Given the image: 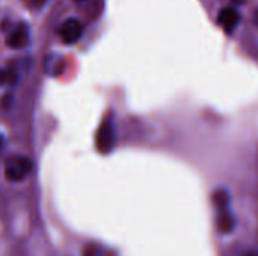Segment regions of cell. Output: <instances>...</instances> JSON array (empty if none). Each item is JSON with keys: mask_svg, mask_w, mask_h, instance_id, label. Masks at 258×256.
Wrapping results in <instances>:
<instances>
[{"mask_svg": "<svg viewBox=\"0 0 258 256\" xmlns=\"http://www.w3.org/2000/svg\"><path fill=\"white\" fill-rule=\"evenodd\" d=\"M83 33V24L77 18H68L60 24V38L65 44H74Z\"/></svg>", "mask_w": 258, "mask_h": 256, "instance_id": "3", "label": "cell"}, {"mask_svg": "<svg viewBox=\"0 0 258 256\" xmlns=\"http://www.w3.org/2000/svg\"><path fill=\"white\" fill-rule=\"evenodd\" d=\"M234 3H243V2H246V0H233Z\"/></svg>", "mask_w": 258, "mask_h": 256, "instance_id": "11", "label": "cell"}, {"mask_svg": "<svg viewBox=\"0 0 258 256\" xmlns=\"http://www.w3.org/2000/svg\"><path fill=\"white\" fill-rule=\"evenodd\" d=\"M0 145H2V137H0ZM0 148H2V146H0Z\"/></svg>", "mask_w": 258, "mask_h": 256, "instance_id": "12", "label": "cell"}, {"mask_svg": "<svg viewBox=\"0 0 258 256\" xmlns=\"http://www.w3.org/2000/svg\"><path fill=\"white\" fill-rule=\"evenodd\" d=\"M26 3H27L30 8H41V6L45 3V0H26Z\"/></svg>", "mask_w": 258, "mask_h": 256, "instance_id": "8", "label": "cell"}, {"mask_svg": "<svg viewBox=\"0 0 258 256\" xmlns=\"http://www.w3.org/2000/svg\"><path fill=\"white\" fill-rule=\"evenodd\" d=\"M218 23L227 33H231L240 23V14L236 8L227 6V8L221 9V12L218 15Z\"/></svg>", "mask_w": 258, "mask_h": 256, "instance_id": "4", "label": "cell"}, {"mask_svg": "<svg viewBox=\"0 0 258 256\" xmlns=\"http://www.w3.org/2000/svg\"><path fill=\"white\" fill-rule=\"evenodd\" d=\"M254 24L258 27V9L254 12Z\"/></svg>", "mask_w": 258, "mask_h": 256, "instance_id": "9", "label": "cell"}, {"mask_svg": "<svg viewBox=\"0 0 258 256\" xmlns=\"http://www.w3.org/2000/svg\"><path fill=\"white\" fill-rule=\"evenodd\" d=\"M115 143H116V130H115V125H113V121L106 119L100 125V128L97 131V136H95L97 149L101 154H109L115 148Z\"/></svg>", "mask_w": 258, "mask_h": 256, "instance_id": "2", "label": "cell"}, {"mask_svg": "<svg viewBox=\"0 0 258 256\" xmlns=\"http://www.w3.org/2000/svg\"><path fill=\"white\" fill-rule=\"evenodd\" d=\"M27 42H29V33H27V27L23 24L14 29L6 38V45L14 50L23 48L24 45H27Z\"/></svg>", "mask_w": 258, "mask_h": 256, "instance_id": "5", "label": "cell"}, {"mask_svg": "<svg viewBox=\"0 0 258 256\" xmlns=\"http://www.w3.org/2000/svg\"><path fill=\"white\" fill-rule=\"evenodd\" d=\"M17 80V72L11 68L0 69V86L2 84H12Z\"/></svg>", "mask_w": 258, "mask_h": 256, "instance_id": "7", "label": "cell"}, {"mask_svg": "<svg viewBox=\"0 0 258 256\" xmlns=\"http://www.w3.org/2000/svg\"><path fill=\"white\" fill-rule=\"evenodd\" d=\"M32 169H33V164L27 157L17 155V157H12L6 161L5 177L8 181L18 183V181H23L32 172Z\"/></svg>", "mask_w": 258, "mask_h": 256, "instance_id": "1", "label": "cell"}, {"mask_svg": "<svg viewBox=\"0 0 258 256\" xmlns=\"http://www.w3.org/2000/svg\"><path fill=\"white\" fill-rule=\"evenodd\" d=\"M79 2H82V0H79Z\"/></svg>", "mask_w": 258, "mask_h": 256, "instance_id": "13", "label": "cell"}, {"mask_svg": "<svg viewBox=\"0 0 258 256\" xmlns=\"http://www.w3.org/2000/svg\"><path fill=\"white\" fill-rule=\"evenodd\" d=\"M243 256H258L257 252H248V253H245Z\"/></svg>", "mask_w": 258, "mask_h": 256, "instance_id": "10", "label": "cell"}, {"mask_svg": "<svg viewBox=\"0 0 258 256\" xmlns=\"http://www.w3.org/2000/svg\"><path fill=\"white\" fill-rule=\"evenodd\" d=\"M234 216L230 213L228 207L218 208V229L222 234H230L234 229Z\"/></svg>", "mask_w": 258, "mask_h": 256, "instance_id": "6", "label": "cell"}]
</instances>
